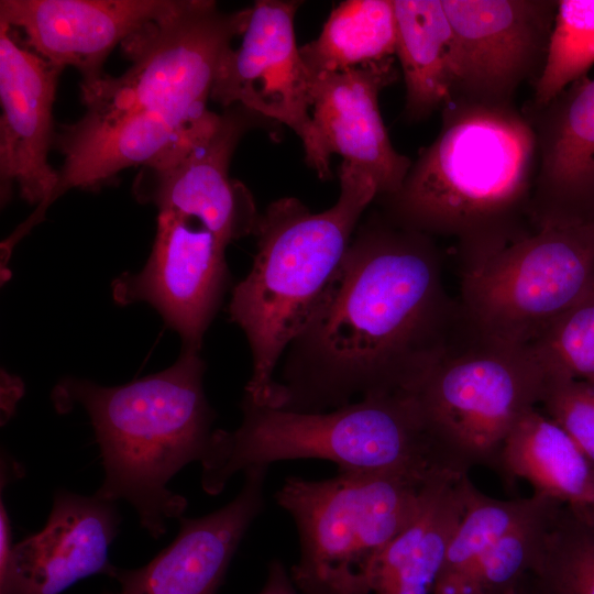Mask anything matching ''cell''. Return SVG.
Wrapping results in <instances>:
<instances>
[{
	"instance_id": "obj_1",
	"label": "cell",
	"mask_w": 594,
	"mask_h": 594,
	"mask_svg": "<svg viewBox=\"0 0 594 594\" xmlns=\"http://www.w3.org/2000/svg\"><path fill=\"white\" fill-rule=\"evenodd\" d=\"M442 270L433 238L384 217L360 227L285 352L274 408L321 413L355 396L416 394L465 323Z\"/></svg>"
},
{
	"instance_id": "obj_2",
	"label": "cell",
	"mask_w": 594,
	"mask_h": 594,
	"mask_svg": "<svg viewBox=\"0 0 594 594\" xmlns=\"http://www.w3.org/2000/svg\"><path fill=\"white\" fill-rule=\"evenodd\" d=\"M250 16V8L223 12L215 1L180 0L123 43L132 65L119 77L80 85L85 114L55 133L64 162L50 205L69 189L153 165L211 123L218 113L207 102L219 66Z\"/></svg>"
},
{
	"instance_id": "obj_3",
	"label": "cell",
	"mask_w": 594,
	"mask_h": 594,
	"mask_svg": "<svg viewBox=\"0 0 594 594\" xmlns=\"http://www.w3.org/2000/svg\"><path fill=\"white\" fill-rule=\"evenodd\" d=\"M441 114L399 190L380 198L389 223L453 239L463 273L536 229L537 140L515 106L453 99Z\"/></svg>"
},
{
	"instance_id": "obj_4",
	"label": "cell",
	"mask_w": 594,
	"mask_h": 594,
	"mask_svg": "<svg viewBox=\"0 0 594 594\" xmlns=\"http://www.w3.org/2000/svg\"><path fill=\"white\" fill-rule=\"evenodd\" d=\"M204 372L199 351L183 350L173 366L127 385L66 378L52 394L59 411L78 404L91 419L105 469L96 495L129 502L154 538L187 506L167 483L186 464L201 461L213 432Z\"/></svg>"
},
{
	"instance_id": "obj_5",
	"label": "cell",
	"mask_w": 594,
	"mask_h": 594,
	"mask_svg": "<svg viewBox=\"0 0 594 594\" xmlns=\"http://www.w3.org/2000/svg\"><path fill=\"white\" fill-rule=\"evenodd\" d=\"M339 177V198L322 212H310L293 197L266 208L252 268L232 292L230 317L245 333L252 354L244 397L255 405L275 407L277 363L308 323L362 213L378 196L373 176L356 165L343 161Z\"/></svg>"
},
{
	"instance_id": "obj_6",
	"label": "cell",
	"mask_w": 594,
	"mask_h": 594,
	"mask_svg": "<svg viewBox=\"0 0 594 594\" xmlns=\"http://www.w3.org/2000/svg\"><path fill=\"white\" fill-rule=\"evenodd\" d=\"M233 431L215 430L201 459V486L219 494L239 471L292 459H322L338 471L384 472L425 483L464 472L431 429L416 394L369 396L321 413L255 405L243 397Z\"/></svg>"
},
{
	"instance_id": "obj_7",
	"label": "cell",
	"mask_w": 594,
	"mask_h": 594,
	"mask_svg": "<svg viewBox=\"0 0 594 594\" xmlns=\"http://www.w3.org/2000/svg\"><path fill=\"white\" fill-rule=\"evenodd\" d=\"M436 483L365 471L321 481L288 477L275 499L299 534L300 558L289 572L299 594H372L377 558Z\"/></svg>"
},
{
	"instance_id": "obj_8",
	"label": "cell",
	"mask_w": 594,
	"mask_h": 594,
	"mask_svg": "<svg viewBox=\"0 0 594 594\" xmlns=\"http://www.w3.org/2000/svg\"><path fill=\"white\" fill-rule=\"evenodd\" d=\"M548 377L528 345L481 333L465 318L416 395L435 435L464 472L476 465L498 471L505 440L539 407Z\"/></svg>"
},
{
	"instance_id": "obj_9",
	"label": "cell",
	"mask_w": 594,
	"mask_h": 594,
	"mask_svg": "<svg viewBox=\"0 0 594 594\" xmlns=\"http://www.w3.org/2000/svg\"><path fill=\"white\" fill-rule=\"evenodd\" d=\"M594 287V221L535 229L461 273L468 322L495 339L529 345Z\"/></svg>"
},
{
	"instance_id": "obj_10",
	"label": "cell",
	"mask_w": 594,
	"mask_h": 594,
	"mask_svg": "<svg viewBox=\"0 0 594 594\" xmlns=\"http://www.w3.org/2000/svg\"><path fill=\"white\" fill-rule=\"evenodd\" d=\"M298 1L258 0L237 50L224 55L210 99L290 128L301 140L306 161L321 179L330 175V156L316 129L311 80L297 46L294 19Z\"/></svg>"
},
{
	"instance_id": "obj_11",
	"label": "cell",
	"mask_w": 594,
	"mask_h": 594,
	"mask_svg": "<svg viewBox=\"0 0 594 594\" xmlns=\"http://www.w3.org/2000/svg\"><path fill=\"white\" fill-rule=\"evenodd\" d=\"M452 30L453 99L514 106L539 78L557 0H442Z\"/></svg>"
},
{
	"instance_id": "obj_12",
	"label": "cell",
	"mask_w": 594,
	"mask_h": 594,
	"mask_svg": "<svg viewBox=\"0 0 594 594\" xmlns=\"http://www.w3.org/2000/svg\"><path fill=\"white\" fill-rule=\"evenodd\" d=\"M242 106L218 114L196 136L143 167L134 191L139 200L194 219L228 245L256 234L261 215L249 189L229 176V165L249 128Z\"/></svg>"
},
{
	"instance_id": "obj_13",
	"label": "cell",
	"mask_w": 594,
	"mask_h": 594,
	"mask_svg": "<svg viewBox=\"0 0 594 594\" xmlns=\"http://www.w3.org/2000/svg\"><path fill=\"white\" fill-rule=\"evenodd\" d=\"M63 69L32 51L0 21V189L12 188L37 209L7 241L13 246L41 221L57 186L58 169L48 162L54 144L53 105Z\"/></svg>"
},
{
	"instance_id": "obj_14",
	"label": "cell",
	"mask_w": 594,
	"mask_h": 594,
	"mask_svg": "<svg viewBox=\"0 0 594 594\" xmlns=\"http://www.w3.org/2000/svg\"><path fill=\"white\" fill-rule=\"evenodd\" d=\"M226 248L198 221L160 211L145 267L116 279L113 298L121 305L151 304L180 334L184 350L199 351L227 286Z\"/></svg>"
},
{
	"instance_id": "obj_15",
	"label": "cell",
	"mask_w": 594,
	"mask_h": 594,
	"mask_svg": "<svg viewBox=\"0 0 594 594\" xmlns=\"http://www.w3.org/2000/svg\"><path fill=\"white\" fill-rule=\"evenodd\" d=\"M180 0H1L0 21L24 32V43L52 65L76 68L81 85L106 76L119 43L165 19Z\"/></svg>"
},
{
	"instance_id": "obj_16",
	"label": "cell",
	"mask_w": 594,
	"mask_h": 594,
	"mask_svg": "<svg viewBox=\"0 0 594 594\" xmlns=\"http://www.w3.org/2000/svg\"><path fill=\"white\" fill-rule=\"evenodd\" d=\"M119 522L113 502L58 491L44 528L13 546L0 594H61L91 575L113 578Z\"/></svg>"
},
{
	"instance_id": "obj_17",
	"label": "cell",
	"mask_w": 594,
	"mask_h": 594,
	"mask_svg": "<svg viewBox=\"0 0 594 594\" xmlns=\"http://www.w3.org/2000/svg\"><path fill=\"white\" fill-rule=\"evenodd\" d=\"M537 140L535 228L594 221V79L573 82L542 107L521 111Z\"/></svg>"
},
{
	"instance_id": "obj_18",
	"label": "cell",
	"mask_w": 594,
	"mask_h": 594,
	"mask_svg": "<svg viewBox=\"0 0 594 594\" xmlns=\"http://www.w3.org/2000/svg\"><path fill=\"white\" fill-rule=\"evenodd\" d=\"M268 466L244 471V484L228 505L199 518H179L176 538L147 564L117 569L119 594H217L230 562L264 506Z\"/></svg>"
},
{
	"instance_id": "obj_19",
	"label": "cell",
	"mask_w": 594,
	"mask_h": 594,
	"mask_svg": "<svg viewBox=\"0 0 594 594\" xmlns=\"http://www.w3.org/2000/svg\"><path fill=\"white\" fill-rule=\"evenodd\" d=\"M396 76L389 57L311 80L312 119L326 153L370 173L377 197L398 191L413 164L392 145L378 107L380 92Z\"/></svg>"
},
{
	"instance_id": "obj_20",
	"label": "cell",
	"mask_w": 594,
	"mask_h": 594,
	"mask_svg": "<svg viewBox=\"0 0 594 594\" xmlns=\"http://www.w3.org/2000/svg\"><path fill=\"white\" fill-rule=\"evenodd\" d=\"M497 472L527 481L535 494L575 512L587 513L594 506V468L539 407L527 413L505 440Z\"/></svg>"
},
{
	"instance_id": "obj_21",
	"label": "cell",
	"mask_w": 594,
	"mask_h": 594,
	"mask_svg": "<svg viewBox=\"0 0 594 594\" xmlns=\"http://www.w3.org/2000/svg\"><path fill=\"white\" fill-rule=\"evenodd\" d=\"M468 477L429 487L416 518L377 558L372 594H432L447 548L465 510Z\"/></svg>"
},
{
	"instance_id": "obj_22",
	"label": "cell",
	"mask_w": 594,
	"mask_h": 594,
	"mask_svg": "<svg viewBox=\"0 0 594 594\" xmlns=\"http://www.w3.org/2000/svg\"><path fill=\"white\" fill-rule=\"evenodd\" d=\"M405 113L422 120L452 100V30L442 0H394Z\"/></svg>"
},
{
	"instance_id": "obj_23",
	"label": "cell",
	"mask_w": 594,
	"mask_h": 594,
	"mask_svg": "<svg viewBox=\"0 0 594 594\" xmlns=\"http://www.w3.org/2000/svg\"><path fill=\"white\" fill-rule=\"evenodd\" d=\"M394 0H346L330 13L319 36L300 47L310 75L380 62L396 53Z\"/></svg>"
},
{
	"instance_id": "obj_24",
	"label": "cell",
	"mask_w": 594,
	"mask_h": 594,
	"mask_svg": "<svg viewBox=\"0 0 594 594\" xmlns=\"http://www.w3.org/2000/svg\"><path fill=\"white\" fill-rule=\"evenodd\" d=\"M548 501L535 493L527 498H493L468 477L465 510L447 548L432 594H461L492 547Z\"/></svg>"
},
{
	"instance_id": "obj_25",
	"label": "cell",
	"mask_w": 594,
	"mask_h": 594,
	"mask_svg": "<svg viewBox=\"0 0 594 594\" xmlns=\"http://www.w3.org/2000/svg\"><path fill=\"white\" fill-rule=\"evenodd\" d=\"M531 573L546 594H594V519L558 505Z\"/></svg>"
},
{
	"instance_id": "obj_26",
	"label": "cell",
	"mask_w": 594,
	"mask_h": 594,
	"mask_svg": "<svg viewBox=\"0 0 594 594\" xmlns=\"http://www.w3.org/2000/svg\"><path fill=\"white\" fill-rule=\"evenodd\" d=\"M593 64L594 0H558L543 68L528 103L546 106Z\"/></svg>"
},
{
	"instance_id": "obj_27",
	"label": "cell",
	"mask_w": 594,
	"mask_h": 594,
	"mask_svg": "<svg viewBox=\"0 0 594 594\" xmlns=\"http://www.w3.org/2000/svg\"><path fill=\"white\" fill-rule=\"evenodd\" d=\"M528 346L549 374L594 384V287Z\"/></svg>"
},
{
	"instance_id": "obj_28",
	"label": "cell",
	"mask_w": 594,
	"mask_h": 594,
	"mask_svg": "<svg viewBox=\"0 0 594 594\" xmlns=\"http://www.w3.org/2000/svg\"><path fill=\"white\" fill-rule=\"evenodd\" d=\"M548 375L539 408L569 435L594 468V384Z\"/></svg>"
},
{
	"instance_id": "obj_29",
	"label": "cell",
	"mask_w": 594,
	"mask_h": 594,
	"mask_svg": "<svg viewBox=\"0 0 594 594\" xmlns=\"http://www.w3.org/2000/svg\"><path fill=\"white\" fill-rule=\"evenodd\" d=\"M257 594H299V592L283 562L275 559L270 562L265 584Z\"/></svg>"
},
{
	"instance_id": "obj_30",
	"label": "cell",
	"mask_w": 594,
	"mask_h": 594,
	"mask_svg": "<svg viewBox=\"0 0 594 594\" xmlns=\"http://www.w3.org/2000/svg\"><path fill=\"white\" fill-rule=\"evenodd\" d=\"M13 550L11 525L6 505L0 502V576L3 575L10 564Z\"/></svg>"
},
{
	"instance_id": "obj_31",
	"label": "cell",
	"mask_w": 594,
	"mask_h": 594,
	"mask_svg": "<svg viewBox=\"0 0 594 594\" xmlns=\"http://www.w3.org/2000/svg\"><path fill=\"white\" fill-rule=\"evenodd\" d=\"M509 594H546L537 582L535 575L527 574Z\"/></svg>"
},
{
	"instance_id": "obj_32",
	"label": "cell",
	"mask_w": 594,
	"mask_h": 594,
	"mask_svg": "<svg viewBox=\"0 0 594 594\" xmlns=\"http://www.w3.org/2000/svg\"><path fill=\"white\" fill-rule=\"evenodd\" d=\"M578 513H579V512H578ZM582 514H584V515H586L587 517L594 519V506H593V508H592L590 512H587V513H582Z\"/></svg>"
},
{
	"instance_id": "obj_33",
	"label": "cell",
	"mask_w": 594,
	"mask_h": 594,
	"mask_svg": "<svg viewBox=\"0 0 594 594\" xmlns=\"http://www.w3.org/2000/svg\"><path fill=\"white\" fill-rule=\"evenodd\" d=\"M103 594H113V593L106 592V593H103Z\"/></svg>"
}]
</instances>
